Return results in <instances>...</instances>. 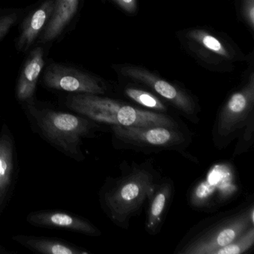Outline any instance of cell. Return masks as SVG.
Masks as SVG:
<instances>
[{"mask_svg": "<svg viewBox=\"0 0 254 254\" xmlns=\"http://www.w3.org/2000/svg\"><path fill=\"white\" fill-rule=\"evenodd\" d=\"M120 175L108 177L99 192L101 208L110 221L125 230L140 214L154 186L162 178L152 160L142 163L124 161Z\"/></svg>", "mask_w": 254, "mask_h": 254, "instance_id": "cell-1", "label": "cell"}, {"mask_svg": "<svg viewBox=\"0 0 254 254\" xmlns=\"http://www.w3.org/2000/svg\"><path fill=\"white\" fill-rule=\"evenodd\" d=\"M30 122L49 143L77 162L85 160L81 146L83 140L94 137L102 125L79 114L56 111L37 104H26Z\"/></svg>", "mask_w": 254, "mask_h": 254, "instance_id": "cell-2", "label": "cell"}, {"mask_svg": "<svg viewBox=\"0 0 254 254\" xmlns=\"http://www.w3.org/2000/svg\"><path fill=\"white\" fill-rule=\"evenodd\" d=\"M64 105L75 114L100 125L124 127H168L185 125L172 114H157L100 95L69 93Z\"/></svg>", "mask_w": 254, "mask_h": 254, "instance_id": "cell-3", "label": "cell"}, {"mask_svg": "<svg viewBox=\"0 0 254 254\" xmlns=\"http://www.w3.org/2000/svg\"><path fill=\"white\" fill-rule=\"evenodd\" d=\"M254 225V200L200 221L175 249V254H214Z\"/></svg>", "mask_w": 254, "mask_h": 254, "instance_id": "cell-4", "label": "cell"}, {"mask_svg": "<svg viewBox=\"0 0 254 254\" xmlns=\"http://www.w3.org/2000/svg\"><path fill=\"white\" fill-rule=\"evenodd\" d=\"M111 142L115 149L132 150L145 154L173 151L190 160L194 159L187 151L192 141L187 127L113 126H111Z\"/></svg>", "mask_w": 254, "mask_h": 254, "instance_id": "cell-5", "label": "cell"}, {"mask_svg": "<svg viewBox=\"0 0 254 254\" xmlns=\"http://www.w3.org/2000/svg\"><path fill=\"white\" fill-rule=\"evenodd\" d=\"M239 191L234 166L230 162H220L211 166L204 178L191 187L188 203L195 210L213 212L230 203Z\"/></svg>", "mask_w": 254, "mask_h": 254, "instance_id": "cell-6", "label": "cell"}, {"mask_svg": "<svg viewBox=\"0 0 254 254\" xmlns=\"http://www.w3.org/2000/svg\"><path fill=\"white\" fill-rule=\"evenodd\" d=\"M254 114V74L247 84L232 93L220 108L212 130V142L218 150L227 148L239 136Z\"/></svg>", "mask_w": 254, "mask_h": 254, "instance_id": "cell-7", "label": "cell"}, {"mask_svg": "<svg viewBox=\"0 0 254 254\" xmlns=\"http://www.w3.org/2000/svg\"><path fill=\"white\" fill-rule=\"evenodd\" d=\"M119 72L126 78L145 84L189 121L194 124L200 121V105L185 90L142 67L123 66L119 68Z\"/></svg>", "mask_w": 254, "mask_h": 254, "instance_id": "cell-8", "label": "cell"}, {"mask_svg": "<svg viewBox=\"0 0 254 254\" xmlns=\"http://www.w3.org/2000/svg\"><path fill=\"white\" fill-rule=\"evenodd\" d=\"M44 85L51 90L69 93L104 96L107 88L99 78L78 68L52 62L43 76Z\"/></svg>", "mask_w": 254, "mask_h": 254, "instance_id": "cell-9", "label": "cell"}, {"mask_svg": "<svg viewBox=\"0 0 254 254\" xmlns=\"http://www.w3.org/2000/svg\"><path fill=\"white\" fill-rule=\"evenodd\" d=\"M15 142L8 125L0 131V218L11 200L17 179Z\"/></svg>", "mask_w": 254, "mask_h": 254, "instance_id": "cell-10", "label": "cell"}, {"mask_svg": "<svg viewBox=\"0 0 254 254\" xmlns=\"http://www.w3.org/2000/svg\"><path fill=\"white\" fill-rule=\"evenodd\" d=\"M26 221L32 226L56 228L99 237L102 232L89 220L64 211L39 210L30 212Z\"/></svg>", "mask_w": 254, "mask_h": 254, "instance_id": "cell-11", "label": "cell"}, {"mask_svg": "<svg viewBox=\"0 0 254 254\" xmlns=\"http://www.w3.org/2000/svg\"><path fill=\"white\" fill-rule=\"evenodd\" d=\"M174 194L173 181L170 178L163 177L150 193L147 200L148 209L145 222V231L150 236H156L161 231Z\"/></svg>", "mask_w": 254, "mask_h": 254, "instance_id": "cell-12", "label": "cell"}, {"mask_svg": "<svg viewBox=\"0 0 254 254\" xmlns=\"http://www.w3.org/2000/svg\"><path fill=\"white\" fill-rule=\"evenodd\" d=\"M44 64V50L42 47H36L28 56L16 86V97L23 105L35 100L37 84Z\"/></svg>", "mask_w": 254, "mask_h": 254, "instance_id": "cell-13", "label": "cell"}, {"mask_svg": "<svg viewBox=\"0 0 254 254\" xmlns=\"http://www.w3.org/2000/svg\"><path fill=\"white\" fill-rule=\"evenodd\" d=\"M54 3L55 0H45L26 16L16 42L17 51H27L41 36L53 14Z\"/></svg>", "mask_w": 254, "mask_h": 254, "instance_id": "cell-14", "label": "cell"}, {"mask_svg": "<svg viewBox=\"0 0 254 254\" xmlns=\"http://www.w3.org/2000/svg\"><path fill=\"white\" fill-rule=\"evenodd\" d=\"M81 0H55L54 9L48 24L41 35L44 44L57 39L76 15Z\"/></svg>", "mask_w": 254, "mask_h": 254, "instance_id": "cell-15", "label": "cell"}, {"mask_svg": "<svg viewBox=\"0 0 254 254\" xmlns=\"http://www.w3.org/2000/svg\"><path fill=\"white\" fill-rule=\"evenodd\" d=\"M11 239L35 253L44 254H89L84 248L69 243L66 241L44 236L17 235Z\"/></svg>", "mask_w": 254, "mask_h": 254, "instance_id": "cell-16", "label": "cell"}, {"mask_svg": "<svg viewBox=\"0 0 254 254\" xmlns=\"http://www.w3.org/2000/svg\"><path fill=\"white\" fill-rule=\"evenodd\" d=\"M124 93L127 99L142 109L157 114H169V104L151 92L137 87H127L124 90Z\"/></svg>", "mask_w": 254, "mask_h": 254, "instance_id": "cell-17", "label": "cell"}, {"mask_svg": "<svg viewBox=\"0 0 254 254\" xmlns=\"http://www.w3.org/2000/svg\"><path fill=\"white\" fill-rule=\"evenodd\" d=\"M187 38L192 40L208 51L226 59L232 58L227 47L216 37L202 29H193L187 34Z\"/></svg>", "mask_w": 254, "mask_h": 254, "instance_id": "cell-18", "label": "cell"}, {"mask_svg": "<svg viewBox=\"0 0 254 254\" xmlns=\"http://www.w3.org/2000/svg\"><path fill=\"white\" fill-rule=\"evenodd\" d=\"M254 245V225L233 242L215 251L214 254H242L252 250Z\"/></svg>", "mask_w": 254, "mask_h": 254, "instance_id": "cell-19", "label": "cell"}, {"mask_svg": "<svg viewBox=\"0 0 254 254\" xmlns=\"http://www.w3.org/2000/svg\"><path fill=\"white\" fill-rule=\"evenodd\" d=\"M238 142L233 152V158L248 152L254 143V114L250 117L248 123L238 136Z\"/></svg>", "mask_w": 254, "mask_h": 254, "instance_id": "cell-20", "label": "cell"}, {"mask_svg": "<svg viewBox=\"0 0 254 254\" xmlns=\"http://www.w3.org/2000/svg\"><path fill=\"white\" fill-rule=\"evenodd\" d=\"M22 15V10L0 8V41L4 38L10 29L18 22Z\"/></svg>", "mask_w": 254, "mask_h": 254, "instance_id": "cell-21", "label": "cell"}, {"mask_svg": "<svg viewBox=\"0 0 254 254\" xmlns=\"http://www.w3.org/2000/svg\"><path fill=\"white\" fill-rule=\"evenodd\" d=\"M242 14L247 23L254 29V0H243Z\"/></svg>", "mask_w": 254, "mask_h": 254, "instance_id": "cell-22", "label": "cell"}, {"mask_svg": "<svg viewBox=\"0 0 254 254\" xmlns=\"http://www.w3.org/2000/svg\"><path fill=\"white\" fill-rule=\"evenodd\" d=\"M114 1L126 12L133 14L136 11V0H114Z\"/></svg>", "mask_w": 254, "mask_h": 254, "instance_id": "cell-23", "label": "cell"}]
</instances>
